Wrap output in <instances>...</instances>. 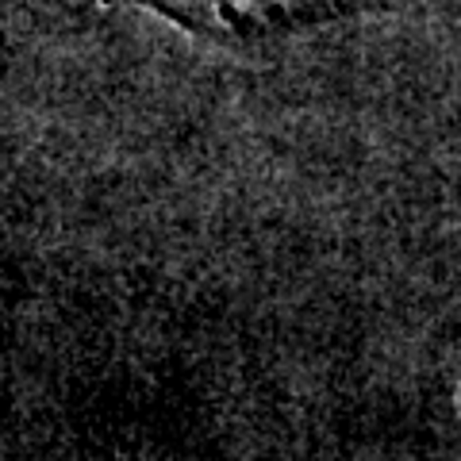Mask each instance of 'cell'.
Here are the masks:
<instances>
[{"label": "cell", "instance_id": "cell-1", "mask_svg": "<svg viewBox=\"0 0 461 461\" xmlns=\"http://www.w3.org/2000/svg\"><path fill=\"white\" fill-rule=\"evenodd\" d=\"M115 5H139L189 27V32L247 42L296 32V27L320 23L330 16H346V12H357L369 0H115Z\"/></svg>", "mask_w": 461, "mask_h": 461}]
</instances>
